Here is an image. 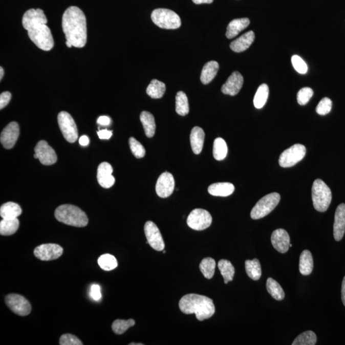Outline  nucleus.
<instances>
[{
	"instance_id": "f257e3e1",
	"label": "nucleus",
	"mask_w": 345,
	"mask_h": 345,
	"mask_svg": "<svg viewBox=\"0 0 345 345\" xmlns=\"http://www.w3.org/2000/svg\"><path fill=\"white\" fill-rule=\"evenodd\" d=\"M48 19L42 9L27 10L23 17L22 24L28 31V37L40 50L48 51L54 47V40Z\"/></svg>"
},
{
	"instance_id": "f03ea898",
	"label": "nucleus",
	"mask_w": 345,
	"mask_h": 345,
	"mask_svg": "<svg viewBox=\"0 0 345 345\" xmlns=\"http://www.w3.org/2000/svg\"><path fill=\"white\" fill-rule=\"evenodd\" d=\"M62 28L67 41L75 48L85 46L87 40L85 15L79 8L69 7L63 13Z\"/></svg>"
},
{
	"instance_id": "7ed1b4c3",
	"label": "nucleus",
	"mask_w": 345,
	"mask_h": 345,
	"mask_svg": "<svg viewBox=\"0 0 345 345\" xmlns=\"http://www.w3.org/2000/svg\"><path fill=\"white\" fill-rule=\"evenodd\" d=\"M179 308L183 313L195 314L199 321L210 318L214 315L215 306L211 298L204 295L190 293L182 297L179 302Z\"/></svg>"
},
{
	"instance_id": "20e7f679",
	"label": "nucleus",
	"mask_w": 345,
	"mask_h": 345,
	"mask_svg": "<svg viewBox=\"0 0 345 345\" xmlns=\"http://www.w3.org/2000/svg\"><path fill=\"white\" fill-rule=\"evenodd\" d=\"M56 220L69 226L84 227L89 223V219L83 210L73 205H62L56 208Z\"/></svg>"
},
{
	"instance_id": "39448f33",
	"label": "nucleus",
	"mask_w": 345,
	"mask_h": 345,
	"mask_svg": "<svg viewBox=\"0 0 345 345\" xmlns=\"http://www.w3.org/2000/svg\"><path fill=\"white\" fill-rule=\"evenodd\" d=\"M312 200L314 208L318 212H326L331 204V190L326 183L321 179H316L313 183Z\"/></svg>"
},
{
	"instance_id": "423d86ee",
	"label": "nucleus",
	"mask_w": 345,
	"mask_h": 345,
	"mask_svg": "<svg viewBox=\"0 0 345 345\" xmlns=\"http://www.w3.org/2000/svg\"><path fill=\"white\" fill-rule=\"evenodd\" d=\"M152 20L154 24L159 28L167 30H175L181 26V19L179 15L166 9L154 10L151 14Z\"/></svg>"
},
{
	"instance_id": "0eeeda50",
	"label": "nucleus",
	"mask_w": 345,
	"mask_h": 345,
	"mask_svg": "<svg viewBox=\"0 0 345 345\" xmlns=\"http://www.w3.org/2000/svg\"><path fill=\"white\" fill-rule=\"evenodd\" d=\"M281 197L279 193L273 192L260 199L251 210L253 220H259L269 214L279 204Z\"/></svg>"
},
{
	"instance_id": "6e6552de",
	"label": "nucleus",
	"mask_w": 345,
	"mask_h": 345,
	"mask_svg": "<svg viewBox=\"0 0 345 345\" xmlns=\"http://www.w3.org/2000/svg\"><path fill=\"white\" fill-rule=\"evenodd\" d=\"M306 153L305 146L295 144L281 154L279 164L282 168H290L303 160Z\"/></svg>"
},
{
	"instance_id": "1a4fd4ad",
	"label": "nucleus",
	"mask_w": 345,
	"mask_h": 345,
	"mask_svg": "<svg viewBox=\"0 0 345 345\" xmlns=\"http://www.w3.org/2000/svg\"><path fill=\"white\" fill-rule=\"evenodd\" d=\"M58 122L66 140L69 143L76 142L78 138V131L71 115L66 112H60L58 115Z\"/></svg>"
},
{
	"instance_id": "9d476101",
	"label": "nucleus",
	"mask_w": 345,
	"mask_h": 345,
	"mask_svg": "<svg viewBox=\"0 0 345 345\" xmlns=\"http://www.w3.org/2000/svg\"><path fill=\"white\" fill-rule=\"evenodd\" d=\"M212 218L208 211L202 208H196L190 213L187 219V225L192 230H204L210 227Z\"/></svg>"
},
{
	"instance_id": "9b49d317",
	"label": "nucleus",
	"mask_w": 345,
	"mask_h": 345,
	"mask_svg": "<svg viewBox=\"0 0 345 345\" xmlns=\"http://www.w3.org/2000/svg\"><path fill=\"white\" fill-rule=\"evenodd\" d=\"M5 303L11 311L17 315L27 316L32 311L29 301L19 294H9L5 297Z\"/></svg>"
},
{
	"instance_id": "f8f14e48",
	"label": "nucleus",
	"mask_w": 345,
	"mask_h": 345,
	"mask_svg": "<svg viewBox=\"0 0 345 345\" xmlns=\"http://www.w3.org/2000/svg\"><path fill=\"white\" fill-rule=\"evenodd\" d=\"M145 233L147 244L156 251H162L165 248V244L158 226L153 221H147L145 225Z\"/></svg>"
},
{
	"instance_id": "ddd939ff",
	"label": "nucleus",
	"mask_w": 345,
	"mask_h": 345,
	"mask_svg": "<svg viewBox=\"0 0 345 345\" xmlns=\"http://www.w3.org/2000/svg\"><path fill=\"white\" fill-rule=\"evenodd\" d=\"M35 159H38L43 165H52L57 161L55 150L46 141H40L35 148Z\"/></svg>"
},
{
	"instance_id": "4468645a",
	"label": "nucleus",
	"mask_w": 345,
	"mask_h": 345,
	"mask_svg": "<svg viewBox=\"0 0 345 345\" xmlns=\"http://www.w3.org/2000/svg\"><path fill=\"white\" fill-rule=\"evenodd\" d=\"M63 249L55 244H45L38 246L35 249V257L42 261H50L58 259L62 255Z\"/></svg>"
},
{
	"instance_id": "2eb2a0df",
	"label": "nucleus",
	"mask_w": 345,
	"mask_h": 345,
	"mask_svg": "<svg viewBox=\"0 0 345 345\" xmlns=\"http://www.w3.org/2000/svg\"><path fill=\"white\" fill-rule=\"evenodd\" d=\"M175 189L174 176L169 172H164L159 177L156 190L159 197L165 198L171 195Z\"/></svg>"
},
{
	"instance_id": "dca6fc26",
	"label": "nucleus",
	"mask_w": 345,
	"mask_h": 345,
	"mask_svg": "<svg viewBox=\"0 0 345 345\" xmlns=\"http://www.w3.org/2000/svg\"><path fill=\"white\" fill-rule=\"evenodd\" d=\"M19 136V127L15 122L10 123L3 130L0 141L5 148L11 149L14 147Z\"/></svg>"
},
{
	"instance_id": "f3484780",
	"label": "nucleus",
	"mask_w": 345,
	"mask_h": 345,
	"mask_svg": "<svg viewBox=\"0 0 345 345\" xmlns=\"http://www.w3.org/2000/svg\"><path fill=\"white\" fill-rule=\"evenodd\" d=\"M243 83V76L239 72H234L221 88V91L224 94L235 96L240 92Z\"/></svg>"
},
{
	"instance_id": "a211bd4d",
	"label": "nucleus",
	"mask_w": 345,
	"mask_h": 345,
	"mask_svg": "<svg viewBox=\"0 0 345 345\" xmlns=\"http://www.w3.org/2000/svg\"><path fill=\"white\" fill-rule=\"evenodd\" d=\"M271 242L275 250L281 253H286L290 248V238L287 231L277 229L272 233Z\"/></svg>"
},
{
	"instance_id": "6ab92c4d",
	"label": "nucleus",
	"mask_w": 345,
	"mask_h": 345,
	"mask_svg": "<svg viewBox=\"0 0 345 345\" xmlns=\"http://www.w3.org/2000/svg\"><path fill=\"white\" fill-rule=\"evenodd\" d=\"M113 169L112 165L107 162H103L97 169V180L100 186L104 188H110L114 185L115 177L113 176Z\"/></svg>"
},
{
	"instance_id": "aec40b11",
	"label": "nucleus",
	"mask_w": 345,
	"mask_h": 345,
	"mask_svg": "<svg viewBox=\"0 0 345 345\" xmlns=\"http://www.w3.org/2000/svg\"><path fill=\"white\" fill-rule=\"evenodd\" d=\"M345 232V204L341 203L336 208L334 223V238L336 241L343 239Z\"/></svg>"
},
{
	"instance_id": "412c9836",
	"label": "nucleus",
	"mask_w": 345,
	"mask_h": 345,
	"mask_svg": "<svg viewBox=\"0 0 345 345\" xmlns=\"http://www.w3.org/2000/svg\"><path fill=\"white\" fill-rule=\"evenodd\" d=\"M254 38L255 35L253 31H249L230 44L231 50L236 53L243 52L250 47Z\"/></svg>"
},
{
	"instance_id": "4be33fe9",
	"label": "nucleus",
	"mask_w": 345,
	"mask_h": 345,
	"mask_svg": "<svg viewBox=\"0 0 345 345\" xmlns=\"http://www.w3.org/2000/svg\"><path fill=\"white\" fill-rule=\"evenodd\" d=\"M235 186L229 182H219L210 185L208 188L209 194L214 197H226L232 195Z\"/></svg>"
},
{
	"instance_id": "5701e85b",
	"label": "nucleus",
	"mask_w": 345,
	"mask_h": 345,
	"mask_svg": "<svg viewBox=\"0 0 345 345\" xmlns=\"http://www.w3.org/2000/svg\"><path fill=\"white\" fill-rule=\"evenodd\" d=\"M249 24H250V20L248 18H241V19L231 20L229 23L227 30H226V37L229 39L235 37L242 31L245 30Z\"/></svg>"
},
{
	"instance_id": "b1692460",
	"label": "nucleus",
	"mask_w": 345,
	"mask_h": 345,
	"mask_svg": "<svg viewBox=\"0 0 345 345\" xmlns=\"http://www.w3.org/2000/svg\"><path fill=\"white\" fill-rule=\"evenodd\" d=\"M204 140L205 133L202 128L200 127L193 128L190 135V145L193 153L197 155L202 153Z\"/></svg>"
},
{
	"instance_id": "393cba45",
	"label": "nucleus",
	"mask_w": 345,
	"mask_h": 345,
	"mask_svg": "<svg viewBox=\"0 0 345 345\" xmlns=\"http://www.w3.org/2000/svg\"><path fill=\"white\" fill-rule=\"evenodd\" d=\"M220 66L217 61H210L205 64L201 74L200 79L204 84L210 83L217 75Z\"/></svg>"
},
{
	"instance_id": "a878e982",
	"label": "nucleus",
	"mask_w": 345,
	"mask_h": 345,
	"mask_svg": "<svg viewBox=\"0 0 345 345\" xmlns=\"http://www.w3.org/2000/svg\"><path fill=\"white\" fill-rule=\"evenodd\" d=\"M21 213V208L17 203L14 202L4 203L0 208V215L5 220L17 218Z\"/></svg>"
},
{
	"instance_id": "bb28decb",
	"label": "nucleus",
	"mask_w": 345,
	"mask_h": 345,
	"mask_svg": "<svg viewBox=\"0 0 345 345\" xmlns=\"http://www.w3.org/2000/svg\"><path fill=\"white\" fill-rule=\"evenodd\" d=\"M140 120L142 123L146 136L148 138H153L155 135L156 128L154 116L148 112H143L140 115Z\"/></svg>"
},
{
	"instance_id": "cd10ccee",
	"label": "nucleus",
	"mask_w": 345,
	"mask_h": 345,
	"mask_svg": "<svg viewBox=\"0 0 345 345\" xmlns=\"http://www.w3.org/2000/svg\"><path fill=\"white\" fill-rule=\"evenodd\" d=\"M313 269V259L312 254L308 250H305L301 253L299 262V270L303 275L311 274Z\"/></svg>"
},
{
	"instance_id": "c85d7f7f",
	"label": "nucleus",
	"mask_w": 345,
	"mask_h": 345,
	"mask_svg": "<svg viewBox=\"0 0 345 345\" xmlns=\"http://www.w3.org/2000/svg\"><path fill=\"white\" fill-rule=\"evenodd\" d=\"M19 227V221L17 218L3 220L0 222V234L2 235L8 236L14 234Z\"/></svg>"
},
{
	"instance_id": "c756f323",
	"label": "nucleus",
	"mask_w": 345,
	"mask_h": 345,
	"mask_svg": "<svg viewBox=\"0 0 345 345\" xmlns=\"http://www.w3.org/2000/svg\"><path fill=\"white\" fill-rule=\"evenodd\" d=\"M165 92V84L158 79H153L146 89V94L153 99H160Z\"/></svg>"
},
{
	"instance_id": "7c9ffc66",
	"label": "nucleus",
	"mask_w": 345,
	"mask_h": 345,
	"mask_svg": "<svg viewBox=\"0 0 345 345\" xmlns=\"http://www.w3.org/2000/svg\"><path fill=\"white\" fill-rule=\"evenodd\" d=\"M245 267L247 274L251 279L254 281H258L260 279L262 276V268L258 259L246 260Z\"/></svg>"
},
{
	"instance_id": "2f4dec72",
	"label": "nucleus",
	"mask_w": 345,
	"mask_h": 345,
	"mask_svg": "<svg viewBox=\"0 0 345 345\" xmlns=\"http://www.w3.org/2000/svg\"><path fill=\"white\" fill-rule=\"evenodd\" d=\"M218 268L224 278L225 284H227L229 282H231L233 279L234 275H235V268L230 261L221 260L218 263Z\"/></svg>"
},
{
	"instance_id": "473e14b6",
	"label": "nucleus",
	"mask_w": 345,
	"mask_h": 345,
	"mask_svg": "<svg viewBox=\"0 0 345 345\" xmlns=\"http://www.w3.org/2000/svg\"><path fill=\"white\" fill-rule=\"evenodd\" d=\"M228 154V146L223 138H216L213 142V155L217 161H223Z\"/></svg>"
},
{
	"instance_id": "72a5a7b5",
	"label": "nucleus",
	"mask_w": 345,
	"mask_h": 345,
	"mask_svg": "<svg viewBox=\"0 0 345 345\" xmlns=\"http://www.w3.org/2000/svg\"><path fill=\"white\" fill-rule=\"evenodd\" d=\"M267 290L269 294L276 300H282L285 298V292L281 285L272 278H268Z\"/></svg>"
},
{
	"instance_id": "f704fd0d",
	"label": "nucleus",
	"mask_w": 345,
	"mask_h": 345,
	"mask_svg": "<svg viewBox=\"0 0 345 345\" xmlns=\"http://www.w3.org/2000/svg\"><path fill=\"white\" fill-rule=\"evenodd\" d=\"M269 89L266 84H262L257 90L254 97V105L257 109H261L266 104L269 97Z\"/></svg>"
},
{
	"instance_id": "c9c22d12",
	"label": "nucleus",
	"mask_w": 345,
	"mask_h": 345,
	"mask_svg": "<svg viewBox=\"0 0 345 345\" xmlns=\"http://www.w3.org/2000/svg\"><path fill=\"white\" fill-rule=\"evenodd\" d=\"M176 112L180 116H185L189 112V102L186 94L179 92L176 95Z\"/></svg>"
},
{
	"instance_id": "e433bc0d",
	"label": "nucleus",
	"mask_w": 345,
	"mask_h": 345,
	"mask_svg": "<svg viewBox=\"0 0 345 345\" xmlns=\"http://www.w3.org/2000/svg\"><path fill=\"white\" fill-rule=\"evenodd\" d=\"M216 264L215 260L210 257L205 258L200 264V271L205 278L210 279L212 278L215 273Z\"/></svg>"
},
{
	"instance_id": "4c0bfd02",
	"label": "nucleus",
	"mask_w": 345,
	"mask_h": 345,
	"mask_svg": "<svg viewBox=\"0 0 345 345\" xmlns=\"http://www.w3.org/2000/svg\"><path fill=\"white\" fill-rule=\"evenodd\" d=\"M98 264L102 270L110 271L116 269L118 266V262L114 256L110 254H105L99 257Z\"/></svg>"
},
{
	"instance_id": "58836bf2",
	"label": "nucleus",
	"mask_w": 345,
	"mask_h": 345,
	"mask_svg": "<svg viewBox=\"0 0 345 345\" xmlns=\"http://www.w3.org/2000/svg\"><path fill=\"white\" fill-rule=\"evenodd\" d=\"M317 341L316 336L313 331H308L300 334L293 341L292 345H315Z\"/></svg>"
},
{
	"instance_id": "ea45409f",
	"label": "nucleus",
	"mask_w": 345,
	"mask_h": 345,
	"mask_svg": "<svg viewBox=\"0 0 345 345\" xmlns=\"http://www.w3.org/2000/svg\"><path fill=\"white\" fill-rule=\"evenodd\" d=\"M135 321L133 319L130 320H117L112 324L113 332L117 334H122L125 333L128 329L135 325Z\"/></svg>"
},
{
	"instance_id": "a19ab883",
	"label": "nucleus",
	"mask_w": 345,
	"mask_h": 345,
	"mask_svg": "<svg viewBox=\"0 0 345 345\" xmlns=\"http://www.w3.org/2000/svg\"><path fill=\"white\" fill-rule=\"evenodd\" d=\"M130 145L133 155L135 156L136 158H143V157L145 156L146 151L145 148H144L143 146L141 145L138 141L136 140L135 138L133 137L130 138Z\"/></svg>"
},
{
	"instance_id": "79ce46f5",
	"label": "nucleus",
	"mask_w": 345,
	"mask_h": 345,
	"mask_svg": "<svg viewBox=\"0 0 345 345\" xmlns=\"http://www.w3.org/2000/svg\"><path fill=\"white\" fill-rule=\"evenodd\" d=\"M313 91L310 88L306 87L300 89L297 94V102L298 104L305 105L310 101L313 97Z\"/></svg>"
},
{
	"instance_id": "37998d69",
	"label": "nucleus",
	"mask_w": 345,
	"mask_h": 345,
	"mask_svg": "<svg viewBox=\"0 0 345 345\" xmlns=\"http://www.w3.org/2000/svg\"><path fill=\"white\" fill-rule=\"evenodd\" d=\"M332 105H333V102L328 97L324 98L319 102L316 108V112L320 115H328L331 112Z\"/></svg>"
},
{
	"instance_id": "c03bdc74",
	"label": "nucleus",
	"mask_w": 345,
	"mask_h": 345,
	"mask_svg": "<svg viewBox=\"0 0 345 345\" xmlns=\"http://www.w3.org/2000/svg\"><path fill=\"white\" fill-rule=\"evenodd\" d=\"M292 62L293 68L297 73L301 74L307 73L308 66L305 61L298 55H293L292 57Z\"/></svg>"
},
{
	"instance_id": "a18cd8bd",
	"label": "nucleus",
	"mask_w": 345,
	"mask_h": 345,
	"mask_svg": "<svg viewBox=\"0 0 345 345\" xmlns=\"http://www.w3.org/2000/svg\"><path fill=\"white\" fill-rule=\"evenodd\" d=\"M60 345H82V342L76 336L71 334H66L61 336Z\"/></svg>"
},
{
	"instance_id": "49530a36",
	"label": "nucleus",
	"mask_w": 345,
	"mask_h": 345,
	"mask_svg": "<svg viewBox=\"0 0 345 345\" xmlns=\"http://www.w3.org/2000/svg\"><path fill=\"white\" fill-rule=\"evenodd\" d=\"M12 95L9 92L2 93L0 95V109L2 110L9 104L11 100Z\"/></svg>"
},
{
	"instance_id": "de8ad7c7",
	"label": "nucleus",
	"mask_w": 345,
	"mask_h": 345,
	"mask_svg": "<svg viewBox=\"0 0 345 345\" xmlns=\"http://www.w3.org/2000/svg\"><path fill=\"white\" fill-rule=\"evenodd\" d=\"M90 296L94 300L99 301L101 298L100 287L98 285H93L90 289Z\"/></svg>"
},
{
	"instance_id": "09e8293b",
	"label": "nucleus",
	"mask_w": 345,
	"mask_h": 345,
	"mask_svg": "<svg viewBox=\"0 0 345 345\" xmlns=\"http://www.w3.org/2000/svg\"><path fill=\"white\" fill-rule=\"evenodd\" d=\"M97 135L100 140H109L113 135L112 131L103 130L98 131Z\"/></svg>"
},
{
	"instance_id": "8fccbe9b",
	"label": "nucleus",
	"mask_w": 345,
	"mask_h": 345,
	"mask_svg": "<svg viewBox=\"0 0 345 345\" xmlns=\"http://www.w3.org/2000/svg\"><path fill=\"white\" fill-rule=\"evenodd\" d=\"M97 123L100 125L107 126L111 123V119L107 116H101L97 119Z\"/></svg>"
},
{
	"instance_id": "3c124183",
	"label": "nucleus",
	"mask_w": 345,
	"mask_h": 345,
	"mask_svg": "<svg viewBox=\"0 0 345 345\" xmlns=\"http://www.w3.org/2000/svg\"><path fill=\"white\" fill-rule=\"evenodd\" d=\"M79 143L80 145L86 146L89 145L90 140L87 136H82L79 140Z\"/></svg>"
},
{
	"instance_id": "603ef678",
	"label": "nucleus",
	"mask_w": 345,
	"mask_h": 345,
	"mask_svg": "<svg viewBox=\"0 0 345 345\" xmlns=\"http://www.w3.org/2000/svg\"><path fill=\"white\" fill-rule=\"evenodd\" d=\"M341 299L344 306H345V276L342 283L341 287Z\"/></svg>"
},
{
	"instance_id": "864d4df0",
	"label": "nucleus",
	"mask_w": 345,
	"mask_h": 345,
	"mask_svg": "<svg viewBox=\"0 0 345 345\" xmlns=\"http://www.w3.org/2000/svg\"><path fill=\"white\" fill-rule=\"evenodd\" d=\"M195 4L200 5L203 4H210L213 2V0H192Z\"/></svg>"
},
{
	"instance_id": "5fc2aeb1",
	"label": "nucleus",
	"mask_w": 345,
	"mask_h": 345,
	"mask_svg": "<svg viewBox=\"0 0 345 345\" xmlns=\"http://www.w3.org/2000/svg\"><path fill=\"white\" fill-rule=\"evenodd\" d=\"M4 69H3L1 67L0 68V80H2L3 77H4Z\"/></svg>"
},
{
	"instance_id": "6e6d98bb",
	"label": "nucleus",
	"mask_w": 345,
	"mask_h": 345,
	"mask_svg": "<svg viewBox=\"0 0 345 345\" xmlns=\"http://www.w3.org/2000/svg\"><path fill=\"white\" fill-rule=\"evenodd\" d=\"M66 45L68 48L73 47V45H72V44L70 42H69V41H66Z\"/></svg>"
},
{
	"instance_id": "4d7b16f0",
	"label": "nucleus",
	"mask_w": 345,
	"mask_h": 345,
	"mask_svg": "<svg viewBox=\"0 0 345 345\" xmlns=\"http://www.w3.org/2000/svg\"><path fill=\"white\" fill-rule=\"evenodd\" d=\"M143 344L142 343H131L130 344V345H143Z\"/></svg>"
},
{
	"instance_id": "13d9d810",
	"label": "nucleus",
	"mask_w": 345,
	"mask_h": 345,
	"mask_svg": "<svg viewBox=\"0 0 345 345\" xmlns=\"http://www.w3.org/2000/svg\"><path fill=\"white\" fill-rule=\"evenodd\" d=\"M290 247H291V248H292V244H290Z\"/></svg>"
},
{
	"instance_id": "bf43d9fd",
	"label": "nucleus",
	"mask_w": 345,
	"mask_h": 345,
	"mask_svg": "<svg viewBox=\"0 0 345 345\" xmlns=\"http://www.w3.org/2000/svg\"><path fill=\"white\" fill-rule=\"evenodd\" d=\"M166 251L163 250V253H165Z\"/></svg>"
}]
</instances>
